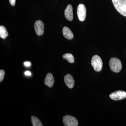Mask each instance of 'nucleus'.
<instances>
[{"mask_svg": "<svg viewBox=\"0 0 126 126\" xmlns=\"http://www.w3.org/2000/svg\"><path fill=\"white\" fill-rule=\"evenodd\" d=\"M115 9L122 15L126 17V0H112Z\"/></svg>", "mask_w": 126, "mask_h": 126, "instance_id": "nucleus-1", "label": "nucleus"}, {"mask_svg": "<svg viewBox=\"0 0 126 126\" xmlns=\"http://www.w3.org/2000/svg\"><path fill=\"white\" fill-rule=\"evenodd\" d=\"M109 64L111 70L115 73H118L121 70V62L117 58H113L111 59L109 61Z\"/></svg>", "mask_w": 126, "mask_h": 126, "instance_id": "nucleus-2", "label": "nucleus"}, {"mask_svg": "<svg viewBox=\"0 0 126 126\" xmlns=\"http://www.w3.org/2000/svg\"><path fill=\"white\" fill-rule=\"evenodd\" d=\"M91 64L95 71L97 72L101 71L103 63L102 59L98 55H95L93 56L91 60Z\"/></svg>", "mask_w": 126, "mask_h": 126, "instance_id": "nucleus-3", "label": "nucleus"}, {"mask_svg": "<svg viewBox=\"0 0 126 126\" xmlns=\"http://www.w3.org/2000/svg\"><path fill=\"white\" fill-rule=\"evenodd\" d=\"M63 122L65 126H77L78 124L77 119L75 117L66 115L63 118Z\"/></svg>", "mask_w": 126, "mask_h": 126, "instance_id": "nucleus-4", "label": "nucleus"}, {"mask_svg": "<svg viewBox=\"0 0 126 126\" xmlns=\"http://www.w3.org/2000/svg\"><path fill=\"white\" fill-rule=\"evenodd\" d=\"M109 97L114 101L122 100L126 98V92L122 90L116 91L110 94Z\"/></svg>", "mask_w": 126, "mask_h": 126, "instance_id": "nucleus-5", "label": "nucleus"}, {"mask_svg": "<svg viewBox=\"0 0 126 126\" xmlns=\"http://www.w3.org/2000/svg\"><path fill=\"white\" fill-rule=\"evenodd\" d=\"M77 13L79 20L83 21L85 20L86 16V9L85 6L81 4L79 5L77 8Z\"/></svg>", "mask_w": 126, "mask_h": 126, "instance_id": "nucleus-6", "label": "nucleus"}, {"mask_svg": "<svg viewBox=\"0 0 126 126\" xmlns=\"http://www.w3.org/2000/svg\"><path fill=\"white\" fill-rule=\"evenodd\" d=\"M34 29L37 35H42L44 33V23L40 20L36 21L34 24Z\"/></svg>", "mask_w": 126, "mask_h": 126, "instance_id": "nucleus-7", "label": "nucleus"}, {"mask_svg": "<svg viewBox=\"0 0 126 126\" xmlns=\"http://www.w3.org/2000/svg\"><path fill=\"white\" fill-rule=\"evenodd\" d=\"M64 82L66 86L71 89L74 87L75 81L73 77L70 74H67L64 78Z\"/></svg>", "mask_w": 126, "mask_h": 126, "instance_id": "nucleus-8", "label": "nucleus"}, {"mask_svg": "<svg viewBox=\"0 0 126 126\" xmlns=\"http://www.w3.org/2000/svg\"><path fill=\"white\" fill-rule=\"evenodd\" d=\"M55 82L53 76L51 73H48L46 75L44 80V83L46 86L51 88L53 86Z\"/></svg>", "mask_w": 126, "mask_h": 126, "instance_id": "nucleus-9", "label": "nucleus"}, {"mask_svg": "<svg viewBox=\"0 0 126 126\" xmlns=\"http://www.w3.org/2000/svg\"><path fill=\"white\" fill-rule=\"evenodd\" d=\"M64 16L65 18L69 21H72L73 19V7L72 5H68L64 11Z\"/></svg>", "mask_w": 126, "mask_h": 126, "instance_id": "nucleus-10", "label": "nucleus"}, {"mask_svg": "<svg viewBox=\"0 0 126 126\" xmlns=\"http://www.w3.org/2000/svg\"><path fill=\"white\" fill-rule=\"evenodd\" d=\"M63 35L65 38L71 40L73 38L74 35L71 30L67 26L63 28Z\"/></svg>", "mask_w": 126, "mask_h": 126, "instance_id": "nucleus-11", "label": "nucleus"}, {"mask_svg": "<svg viewBox=\"0 0 126 126\" xmlns=\"http://www.w3.org/2000/svg\"><path fill=\"white\" fill-rule=\"evenodd\" d=\"M8 33L5 27L3 26H0V36L1 38L5 39L8 36Z\"/></svg>", "mask_w": 126, "mask_h": 126, "instance_id": "nucleus-12", "label": "nucleus"}, {"mask_svg": "<svg viewBox=\"0 0 126 126\" xmlns=\"http://www.w3.org/2000/svg\"><path fill=\"white\" fill-rule=\"evenodd\" d=\"M32 123L33 126H43L42 123L36 117L32 116L31 117Z\"/></svg>", "mask_w": 126, "mask_h": 126, "instance_id": "nucleus-13", "label": "nucleus"}, {"mask_svg": "<svg viewBox=\"0 0 126 126\" xmlns=\"http://www.w3.org/2000/svg\"><path fill=\"white\" fill-rule=\"evenodd\" d=\"M63 58L67 60L69 63H72L74 62V58L73 55L70 53H66L63 55Z\"/></svg>", "mask_w": 126, "mask_h": 126, "instance_id": "nucleus-14", "label": "nucleus"}, {"mask_svg": "<svg viewBox=\"0 0 126 126\" xmlns=\"http://www.w3.org/2000/svg\"><path fill=\"white\" fill-rule=\"evenodd\" d=\"M5 75L4 70H2V69H1L0 70V82L3 81Z\"/></svg>", "mask_w": 126, "mask_h": 126, "instance_id": "nucleus-15", "label": "nucleus"}, {"mask_svg": "<svg viewBox=\"0 0 126 126\" xmlns=\"http://www.w3.org/2000/svg\"><path fill=\"white\" fill-rule=\"evenodd\" d=\"M16 0H9V2L12 6H14L15 5Z\"/></svg>", "mask_w": 126, "mask_h": 126, "instance_id": "nucleus-16", "label": "nucleus"}, {"mask_svg": "<svg viewBox=\"0 0 126 126\" xmlns=\"http://www.w3.org/2000/svg\"><path fill=\"white\" fill-rule=\"evenodd\" d=\"M24 64L26 67H29L31 65V63L28 61H26L24 63Z\"/></svg>", "mask_w": 126, "mask_h": 126, "instance_id": "nucleus-17", "label": "nucleus"}, {"mask_svg": "<svg viewBox=\"0 0 126 126\" xmlns=\"http://www.w3.org/2000/svg\"><path fill=\"white\" fill-rule=\"evenodd\" d=\"M25 75H27V76H30V75H31V73L29 71H26L25 72Z\"/></svg>", "mask_w": 126, "mask_h": 126, "instance_id": "nucleus-18", "label": "nucleus"}]
</instances>
